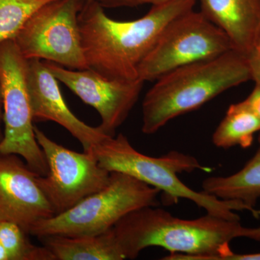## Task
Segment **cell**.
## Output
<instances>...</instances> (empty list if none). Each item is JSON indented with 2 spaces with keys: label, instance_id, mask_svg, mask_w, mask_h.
Listing matches in <instances>:
<instances>
[{
  "label": "cell",
  "instance_id": "obj_1",
  "mask_svg": "<svg viewBox=\"0 0 260 260\" xmlns=\"http://www.w3.org/2000/svg\"><path fill=\"white\" fill-rule=\"evenodd\" d=\"M196 0H174L151 5L136 20L109 18L104 7L85 0L78 15L82 47L88 69L109 79H138L140 64L166 26L179 15L194 10Z\"/></svg>",
  "mask_w": 260,
  "mask_h": 260
},
{
  "label": "cell",
  "instance_id": "obj_2",
  "mask_svg": "<svg viewBox=\"0 0 260 260\" xmlns=\"http://www.w3.org/2000/svg\"><path fill=\"white\" fill-rule=\"evenodd\" d=\"M240 220L207 213L193 220L174 216L149 206L127 214L114 230L126 259H135L152 246L169 251L166 260H222L232 251L231 242L242 238Z\"/></svg>",
  "mask_w": 260,
  "mask_h": 260
},
{
  "label": "cell",
  "instance_id": "obj_3",
  "mask_svg": "<svg viewBox=\"0 0 260 260\" xmlns=\"http://www.w3.org/2000/svg\"><path fill=\"white\" fill-rule=\"evenodd\" d=\"M249 80L247 56L235 49L172 70L155 80L143 99L142 132L153 135L177 116Z\"/></svg>",
  "mask_w": 260,
  "mask_h": 260
},
{
  "label": "cell",
  "instance_id": "obj_4",
  "mask_svg": "<svg viewBox=\"0 0 260 260\" xmlns=\"http://www.w3.org/2000/svg\"><path fill=\"white\" fill-rule=\"evenodd\" d=\"M101 167L109 172H121L159 189L174 200L185 199L193 202L207 213L229 220H240L236 212H250L255 218L260 210L251 208L237 200L219 199L205 191H198L186 186L178 174L195 170H209L198 159L177 151L169 152L160 157L140 153L125 135H108L93 148Z\"/></svg>",
  "mask_w": 260,
  "mask_h": 260
},
{
  "label": "cell",
  "instance_id": "obj_5",
  "mask_svg": "<svg viewBox=\"0 0 260 260\" xmlns=\"http://www.w3.org/2000/svg\"><path fill=\"white\" fill-rule=\"evenodd\" d=\"M160 191L121 172H111L105 187L70 209L36 224L29 235L67 237L98 235L110 230L135 210L156 207Z\"/></svg>",
  "mask_w": 260,
  "mask_h": 260
},
{
  "label": "cell",
  "instance_id": "obj_6",
  "mask_svg": "<svg viewBox=\"0 0 260 260\" xmlns=\"http://www.w3.org/2000/svg\"><path fill=\"white\" fill-rule=\"evenodd\" d=\"M234 49L226 34L201 12L191 10L168 24L140 64L138 78L155 81L185 65L208 60Z\"/></svg>",
  "mask_w": 260,
  "mask_h": 260
},
{
  "label": "cell",
  "instance_id": "obj_7",
  "mask_svg": "<svg viewBox=\"0 0 260 260\" xmlns=\"http://www.w3.org/2000/svg\"><path fill=\"white\" fill-rule=\"evenodd\" d=\"M28 60L13 41L0 44L4 136L0 153L20 155L34 172L46 176L48 166L35 135L27 88Z\"/></svg>",
  "mask_w": 260,
  "mask_h": 260
},
{
  "label": "cell",
  "instance_id": "obj_8",
  "mask_svg": "<svg viewBox=\"0 0 260 260\" xmlns=\"http://www.w3.org/2000/svg\"><path fill=\"white\" fill-rule=\"evenodd\" d=\"M85 1L54 0L36 11L13 40L22 55L68 69H88L78 24Z\"/></svg>",
  "mask_w": 260,
  "mask_h": 260
},
{
  "label": "cell",
  "instance_id": "obj_9",
  "mask_svg": "<svg viewBox=\"0 0 260 260\" xmlns=\"http://www.w3.org/2000/svg\"><path fill=\"white\" fill-rule=\"evenodd\" d=\"M34 130L48 166L47 175H38L37 182L55 215L107 185L111 172L99 165L93 149L83 153L73 151L36 126Z\"/></svg>",
  "mask_w": 260,
  "mask_h": 260
},
{
  "label": "cell",
  "instance_id": "obj_10",
  "mask_svg": "<svg viewBox=\"0 0 260 260\" xmlns=\"http://www.w3.org/2000/svg\"><path fill=\"white\" fill-rule=\"evenodd\" d=\"M44 64L56 80L66 85L101 116L99 127L110 136L125 121L139 99L145 82L109 79L93 70H70L51 61Z\"/></svg>",
  "mask_w": 260,
  "mask_h": 260
},
{
  "label": "cell",
  "instance_id": "obj_11",
  "mask_svg": "<svg viewBox=\"0 0 260 260\" xmlns=\"http://www.w3.org/2000/svg\"><path fill=\"white\" fill-rule=\"evenodd\" d=\"M38 175L20 155L0 153V220L16 223L28 235L36 224L55 215Z\"/></svg>",
  "mask_w": 260,
  "mask_h": 260
},
{
  "label": "cell",
  "instance_id": "obj_12",
  "mask_svg": "<svg viewBox=\"0 0 260 260\" xmlns=\"http://www.w3.org/2000/svg\"><path fill=\"white\" fill-rule=\"evenodd\" d=\"M26 81L34 121L57 123L79 141L84 151L91 150L107 138L108 135L99 126L88 125L72 112L61 94L59 81L44 61L28 60Z\"/></svg>",
  "mask_w": 260,
  "mask_h": 260
},
{
  "label": "cell",
  "instance_id": "obj_13",
  "mask_svg": "<svg viewBox=\"0 0 260 260\" xmlns=\"http://www.w3.org/2000/svg\"><path fill=\"white\" fill-rule=\"evenodd\" d=\"M200 12L228 36L234 49L254 50L260 27V0H200Z\"/></svg>",
  "mask_w": 260,
  "mask_h": 260
},
{
  "label": "cell",
  "instance_id": "obj_14",
  "mask_svg": "<svg viewBox=\"0 0 260 260\" xmlns=\"http://www.w3.org/2000/svg\"><path fill=\"white\" fill-rule=\"evenodd\" d=\"M39 239L56 260L126 259L114 228L98 235H47Z\"/></svg>",
  "mask_w": 260,
  "mask_h": 260
},
{
  "label": "cell",
  "instance_id": "obj_15",
  "mask_svg": "<svg viewBox=\"0 0 260 260\" xmlns=\"http://www.w3.org/2000/svg\"><path fill=\"white\" fill-rule=\"evenodd\" d=\"M202 186L203 191L219 199L237 200L255 209L260 198V146L239 172L227 177L207 178Z\"/></svg>",
  "mask_w": 260,
  "mask_h": 260
},
{
  "label": "cell",
  "instance_id": "obj_16",
  "mask_svg": "<svg viewBox=\"0 0 260 260\" xmlns=\"http://www.w3.org/2000/svg\"><path fill=\"white\" fill-rule=\"evenodd\" d=\"M260 132V119L243 104H232L213 135V144L219 148L239 146L248 148Z\"/></svg>",
  "mask_w": 260,
  "mask_h": 260
},
{
  "label": "cell",
  "instance_id": "obj_17",
  "mask_svg": "<svg viewBox=\"0 0 260 260\" xmlns=\"http://www.w3.org/2000/svg\"><path fill=\"white\" fill-rule=\"evenodd\" d=\"M28 235L16 223L0 220V242L9 260H56L46 246L32 244Z\"/></svg>",
  "mask_w": 260,
  "mask_h": 260
},
{
  "label": "cell",
  "instance_id": "obj_18",
  "mask_svg": "<svg viewBox=\"0 0 260 260\" xmlns=\"http://www.w3.org/2000/svg\"><path fill=\"white\" fill-rule=\"evenodd\" d=\"M54 0H0V44L13 41L31 15Z\"/></svg>",
  "mask_w": 260,
  "mask_h": 260
},
{
  "label": "cell",
  "instance_id": "obj_19",
  "mask_svg": "<svg viewBox=\"0 0 260 260\" xmlns=\"http://www.w3.org/2000/svg\"><path fill=\"white\" fill-rule=\"evenodd\" d=\"M248 63L250 70L251 80L255 85H260V53L255 50L247 55Z\"/></svg>",
  "mask_w": 260,
  "mask_h": 260
},
{
  "label": "cell",
  "instance_id": "obj_20",
  "mask_svg": "<svg viewBox=\"0 0 260 260\" xmlns=\"http://www.w3.org/2000/svg\"><path fill=\"white\" fill-rule=\"evenodd\" d=\"M242 103L260 119V85H255L252 91Z\"/></svg>",
  "mask_w": 260,
  "mask_h": 260
},
{
  "label": "cell",
  "instance_id": "obj_21",
  "mask_svg": "<svg viewBox=\"0 0 260 260\" xmlns=\"http://www.w3.org/2000/svg\"><path fill=\"white\" fill-rule=\"evenodd\" d=\"M96 2L104 8H135L138 7L137 0H92Z\"/></svg>",
  "mask_w": 260,
  "mask_h": 260
},
{
  "label": "cell",
  "instance_id": "obj_22",
  "mask_svg": "<svg viewBox=\"0 0 260 260\" xmlns=\"http://www.w3.org/2000/svg\"><path fill=\"white\" fill-rule=\"evenodd\" d=\"M222 260H260V253L254 254H237L232 251Z\"/></svg>",
  "mask_w": 260,
  "mask_h": 260
},
{
  "label": "cell",
  "instance_id": "obj_23",
  "mask_svg": "<svg viewBox=\"0 0 260 260\" xmlns=\"http://www.w3.org/2000/svg\"><path fill=\"white\" fill-rule=\"evenodd\" d=\"M242 238H247L260 242V226L255 228L243 227Z\"/></svg>",
  "mask_w": 260,
  "mask_h": 260
},
{
  "label": "cell",
  "instance_id": "obj_24",
  "mask_svg": "<svg viewBox=\"0 0 260 260\" xmlns=\"http://www.w3.org/2000/svg\"><path fill=\"white\" fill-rule=\"evenodd\" d=\"M4 136V129H3V92H2L1 82H0V143Z\"/></svg>",
  "mask_w": 260,
  "mask_h": 260
},
{
  "label": "cell",
  "instance_id": "obj_25",
  "mask_svg": "<svg viewBox=\"0 0 260 260\" xmlns=\"http://www.w3.org/2000/svg\"><path fill=\"white\" fill-rule=\"evenodd\" d=\"M172 1H174V0H137V3L139 6L141 5H161Z\"/></svg>",
  "mask_w": 260,
  "mask_h": 260
},
{
  "label": "cell",
  "instance_id": "obj_26",
  "mask_svg": "<svg viewBox=\"0 0 260 260\" xmlns=\"http://www.w3.org/2000/svg\"><path fill=\"white\" fill-rule=\"evenodd\" d=\"M0 260H9L8 251L1 242H0Z\"/></svg>",
  "mask_w": 260,
  "mask_h": 260
},
{
  "label": "cell",
  "instance_id": "obj_27",
  "mask_svg": "<svg viewBox=\"0 0 260 260\" xmlns=\"http://www.w3.org/2000/svg\"><path fill=\"white\" fill-rule=\"evenodd\" d=\"M254 50L260 53V27L259 30H258L257 34H256L255 42H254Z\"/></svg>",
  "mask_w": 260,
  "mask_h": 260
},
{
  "label": "cell",
  "instance_id": "obj_28",
  "mask_svg": "<svg viewBox=\"0 0 260 260\" xmlns=\"http://www.w3.org/2000/svg\"><path fill=\"white\" fill-rule=\"evenodd\" d=\"M258 141H259V146H260V132L259 133V138H258Z\"/></svg>",
  "mask_w": 260,
  "mask_h": 260
}]
</instances>
